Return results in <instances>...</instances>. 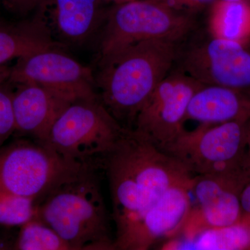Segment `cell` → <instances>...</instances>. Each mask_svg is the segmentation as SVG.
<instances>
[{
    "label": "cell",
    "instance_id": "17",
    "mask_svg": "<svg viewBox=\"0 0 250 250\" xmlns=\"http://www.w3.org/2000/svg\"><path fill=\"white\" fill-rule=\"evenodd\" d=\"M166 249L195 250H240L250 249L248 222L227 227H208L195 236L180 241L170 242Z\"/></svg>",
    "mask_w": 250,
    "mask_h": 250
},
{
    "label": "cell",
    "instance_id": "22",
    "mask_svg": "<svg viewBox=\"0 0 250 250\" xmlns=\"http://www.w3.org/2000/svg\"><path fill=\"white\" fill-rule=\"evenodd\" d=\"M174 9L196 15L207 6H213L216 0H158Z\"/></svg>",
    "mask_w": 250,
    "mask_h": 250
},
{
    "label": "cell",
    "instance_id": "15",
    "mask_svg": "<svg viewBox=\"0 0 250 250\" xmlns=\"http://www.w3.org/2000/svg\"><path fill=\"white\" fill-rule=\"evenodd\" d=\"M51 7V24L59 39L80 45L100 30L105 13L98 0H43Z\"/></svg>",
    "mask_w": 250,
    "mask_h": 250
},
{
    "label": "cell",
    "instance_id": "23",
    "mask_svg": "<svg viewBox=\"0 0 250 250\" xmlns=\"http://www.w3.org/2000/svg\"><path fill=\"white\" fill-rule=\"evenodd\" d=\"M43 0H1L5 9L18 16H27L42 4Z\"/></svg>",
    "mask_w": 250,
    "mask_h": 250
},
{
    "label": "cell",
    "instance_id": "2",
    "mask_svg": "<svg viewBox=\"0 0 250 250\" xmlns=\"http://www.w3.org/2000/svg\"><path fill=\"white\" fill-rule=\"evenodd\" d=\"M176 42L143 41L105 62H99L95 80L100 101L126 129H134L143 105L171 71Z\"/></svg>",
    "mask_w": 250,
    "mask_h": 250
},
{
    "label": "cell",
    "instance_id": "12",
    "mask_svg": "<svg viewBox=\"0 0 250 250\" xmlns=\"http://www.w3.org/2000/svg\"><path fill=\"white\" fill-rule=\"evenodd\" d=\"M16 85L17 88L13 91L15 132L30 136L45 145L54 123L73 102L41 85Z\"/></svg>",
    "mask_w": 250,
    "mask_h": 250
},
{
    "label": "cell",
    "instance_id": "26",
    "mask_svg": "<svg viewBox=\"0 0 250 250\" xmlns=\"http://www.w3.org/2000/svg\"><path fill=\"white\" fill-rule=\"evenodd\" d=\"M14 249V246H11L8 242L0 239V250Z\"/></svg>",
    "mask_w": 250,
    "mask_h": 250
},
{
    "label": "cell",
    "instance_id": "3",
    "mask_svg": "<svg viewBox=\"0 0 250 250\" xmlns=\"http://www.w3.org/2000/svg\"><path fill=\"white\" fill-rule=\"evenodd\" d=\"M88 166L57 186L36 205V218L73 250H112L110 220L96 170Z\"/></svg>",
    "mask_w": 250,
    "mask_h": 250
},
{
    "label": "cell",
    "instance_id": "13",
    "mask_svg": "<svg viewBox=\"0 0 250 250\" xmlns=\"http://www.w3.org/2000/svg\"><path fill=\"white\" fill-rule=\"evenodd\" d=\"M246 179L220 175H196L191 192L207 226H230L243 221L240 192Z\"/></svg>",
    "mask_w": 250,
    "mask_h": 250
},
{
    "label": "cell",
    "instance_id": "9",
    "mask_svg": "<svg viewBox=\"0 0 250 250\" xmlns=\"http://www.w3.org/2000/svg\"><path fill=\"white\" fill-rule=\"evenodd\" d=\"M10 84L34 83L60 94L71 102L98 98L88 67L59 47H49L17 59L11 67Z\"/></svg>",
    "mask_w": 250,
    "mask_h": 250
},
{
    "label": "cell",
    "instance_id": "19",
    "mask_svg": "<svg viewBox=\"0 0 250 250\" xmlns=\"http://www.w3.org/2000/svg\"><path fill=\"white\" fill-rule=\"evenodd\" d=\"M21 228L14 250H73L58 233L39 219L32 218Z\"/></svg>",
    "mask_w": 250,
    "mask_h": 250
},
{
    "label": "cell",
    "instance_id": "25",
    "mask_svg": "<svg viewBox=\"0 0 250 250\" xmlns=\"http://www.w3.org/2000/svg\"><path fill=\"white\" fill-rule=\"evenodd\" d=\"M11 67L5 65H0V85L4 84L9 81Z\"/></svg>",
    "mask_w": 250,
    "mask_h": 250
},
{
    "label": "cell",
    "instance_id": "8",
    "mask_svg": "<svg viewBox=\"0 0 250 250\" xmlns=\"http://www.w3.org/2000/svg\"><path fill=\"white\" fill-rule=\"evenodd\" d=\"M88 166H92L67 160L38 142L14 143L0 148V189L32 199L37 205L57 186Z\"/></svg>",
    "mask_w": 250,
    "mask_h": 250
},
{
    "label": "cell",
    "instance_id": "6",
    "mask_svg": "<svg viewBox=\"0 0 250 250\" xmlns=\"http://www.w3.org/2000/svg\"><path fill=\"white\" fill-rule=\"evenodd\" d=\"M172 70L204 85L228 87L250 95V52L238 41L219 36L207 22L176 42Z\"/></svg>",
    "mask_w": 250,
    "mask_h": 250
},
{
    "label": "cell",
    "instance_id": "5",
    "mask_svg": "<svg viewBox=\"0 0 250 250\" xmlns=\"http://www.w3.org/2000/svg\"><path fill=\"white\" fill-rule=\"evenodd\" d=\"M248 120L200 124L192 131L184 129L162 150L192 175L220 174L245 178L250 172Z\"/></svg>",
    "mask_w": 250,
    "mask_h": 250
},
{
    "label": "cell",
    "instance_id": "27",
    "mask_svg": "<svg viewBox=\"0 0 250 250\" xmlns=\"http://www.w3.org/2000/svg\"><path fill=\"white\" fill-rule=\"evenodd\" d=\"M247 132H248V150L250 154V118L247 122Z\"/></svg>",
    "mask_w": 250,
    "mask_h": 250
},
{
    "label": "cell",
    "instance_id": "21",
    "mask_svg": "<svg viewBox=\"0 0 250 250\" xmlns=\"http://www.w3.org/2000/svg\"><path fill=\"white\" fill-rule=\"evenodd\" d=\"M7 83L0 85V147L16 131L13 91Z\"/></svg>",
    "mask_w": 250,
    "mask_h": 250
},
{
    "label": "cell",
    "instance_id": "14",
    "mask_svg": "<svg viewBox=\"0 0 250 250\" xmlns=\"http://www.w3.org/2000/svg\"><path fill=\"white\" fill-rule=\"evenodd\" d=\"M250 118V95L220 85H205L192 95L187 121L220 124Z\"/></svg>",
    "mask_w": 250,
    "mask_h": 250
},
{
    "label": "cell",
    "instance_id": "11",
    "mask_svg": "<svg viewBox=\"0 0 250 250\" xmlns=\"http://www.w3.org/2000/svg\"><path fill=\"white\" fill-rule=\"evenodd\" d=\"M192 183L176 186L164 192L141 218L116 235L114 249L149 250L157 242L178 233L191 210Z\"/></svg>",
    "mask_w": 250,
    "mask_h": 250
},
{
    "label": "cell",
    "instance_id": "16",
    "mask_svg": "<svg viewBox=\"0 0 250 250\" xmlns=\"http://www.w3.org/2000/svg\"><path fill=\"white\" fill-rule=\"evenodd\" d=\"M58 47L40 7L30 19L18 22L0 20V65L41 49Z\"/></svg>",
    "mask_w": 250,
    "mask_h": 250
},
{
    "label": "cell",
    "instance_id": "20",
    "mask_svg": "<svg viewBox=\"0 0 250 250\" xmlns=\"http://www.w3.org/2000/svg\"><path fill=\"white\" fill-rule=\"evenodd\" d=\"M34 200L0 189V225L21 227L36 215Z\"/></svg>",
    "mask_w": 250,
    "mask_h": 250
},
{
    "label": "cell",
    "instance_id": "7",
    "mask_svg": "<svg viewBox=\"0 0 250 250\" xmlns=\"http://www.w3.org/2000/svg\"><path fill=\"white\" fill-rule=\"evenodd\" d=\"M127 130L99 97L79 100L59 117L45 146L67 160L100 169L104 159Z\"/></svg>",
    "mask_w": 250,
    "mask_h": 250
},
{
    "label": "cell",
    "instance_id": "24",
    "mask_svg": "<svg viewBox=\"0 0 250 250\" xmlns=\"http://www.w3.org/2000/svg\"><path fill=\"white\" fill-rule=\"evenodd\" d=\"M240 201L243 221L248 222L250 220V172L240 192Z\"/></svg>",
    "mask_w": 250,
    "mask_h": 250
},
{
    "label": "cell",
    "instance_id": "29",
    "mask_svg": "<svg viewBox=\"0 0 250 250\" xmlns=\"http://www.w3.org/2000/svg\"><path fill=\"white\" fill-rule=\"evenodd\" d=\"M248 225H249V229H250V220L249 221H248Z\"/></svg>",
    "mask_w": 250,
    "mask_h": 250
},
{
    "label": "cell",
    "instance_id": "18",
    "mask_svg": "<svg viewBox=\"0 0 250 250\" xmlns=\"http://www.w3.org/2000/svg\"><path fill=\"white\" fill-rule=\"evenodd\" d=\"M212 16L217 23L215 32L230 40L238 41L244 36L250 22V5L247 1H215Z\"/></svg>",
    "mask_w": 250,
    "mask_h": 250
},
{
    "label": "cell",
    "instance_id": "10",
    "mask_svg": "<svg viewBox=\"0 0 250 250\" xmlns=\"http://www.w3.org/2000/svg\"><path fill=\"white\" fill-rule=\"evenodd\" d=\"M204 85L182 72L171 70L143 105L133 129L162 149L184 129L189 103Z\"/></svg>",
    "mask_w": 250,
    "mask_h": 250
},
{
    "label": "cell",
    "instance_id": "28",
    "mask_svg": "<svg viewBox=\"0 0 250 250\" xmlns=\"http://www.w3.org/2000/svg\"><path fill=\"white\" fill-rule=\"evenodd\" d=\"M222 1L233 2V1H246V0H222Z\"/></svg>",
    "mask_w": 250,
    "mask_h": 250
},
{
    "label": "cell",
    "instance_id": "4",
    "mask_svg": "<svg viewBox=\"0 0 250 250\" xmlns=\"http://www.w3.org/2000/svg\"><path fill=\"white\" fill-rule=\"evenodd\" d=\"M202 22L198 16L158 0H138L118 5L105 13L100 28L99 62L143 41L162 39L178 42Z\"/></svg>",
    "mask_w": 250,
    "mask_h": 250
},
{
    "label": "cell",
    "instance_id": "1",
    "mask_svg": "<svg viewBox=\"0 0 250 250\" xmlns=\"http://www.w3.org/2000/svg\"><path fill=\"white\" fill-rule=\"evenodd\" d=\"M116 235L141 218L172 187L192 184L194 176L155 145L128 129L104 159Z\"/></svg>",
    "mask_w": 250,
    "mask_h": 250
}]
</instances>
